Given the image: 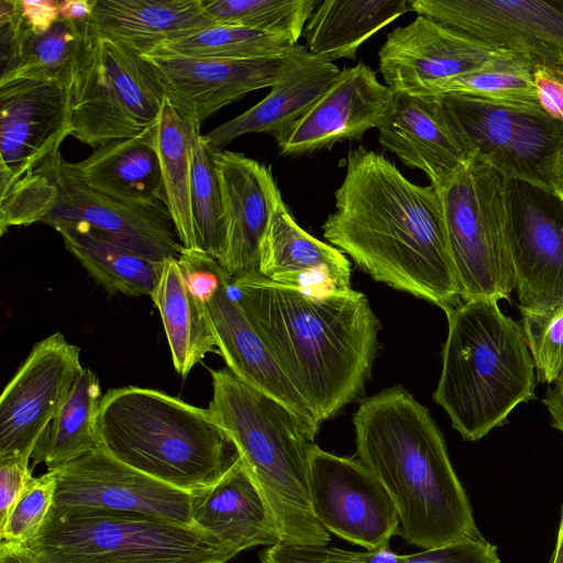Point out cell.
<instances>
[{"label":"cell","mask_w":563,"mask_h":563,"mask_svg":"<svg viewBox=\"0 0 563 563\" xmlns=\"http://www.w3.org/2000/svg\"><path fill=\"white\" fill-rule=\"evenodd\" d=\"M334 199L323 236L360 269L444 312L462 302L433 186L411 183L385 156L360 146L347 154Z\"/></svg>","instance_id":"cell-1"},{"label":"cell","mask_w":563,"mask_h":563,"mask_svg":"<svg viewBox=\"0 0 563 563\" xmlns=\"http://www.w3.org/2000/svg\"><path fill=\"white\" fill-rule=\"evenodd\" d=\"M232 289L275 362L321 422L362 394L382 327L365 294L311 291L261 274L233 280Z\"/></svg>","instance_id":"cell-2"},{"label":"cell","mask_w":563,"mask_h":563,"mask_svg":"<svg viewBox=\"0 0 563 563\" xmlns=\"http://www.w3.org/2000/svg\"><path fill=\"white\" fill-rule=\"evenodd\" d=\"M353 424L358 460L396 507L398 536L422 550L484 538L442 432L409 391L395 386L366 398Z\"/></svg>","instance_id":"cell-3"},{"label":"cell","mask_w":563,"mask_h":563,"mask_svg":"<svg viewBox=\"0 0 563 563\" xmlns=\"http://www.w3.org/2000/svg\"><path fill=\"white\" fill-rule=\"evenodd\" d=\"M448 335L433 394L452 427L478 441L534 398V364L522 327L496 300L462 301L445 312Z\"/></svg>","instance_id":"cell-4"},{"label":"cell","mask_w":563,"mask_h":563,"mask_svg":"<svg viewBox=\"0 0 563 563\" xmlns=\"http://www.w3.org/2000/svg\"><path fill=\"white\" fill-rule=\"evenodd\" d=\"M97 424L100 448L110 455L191 495L213 485L240 457L208 409L155 389H110Z\"/></svg>","instance_id":"cell-5"},{"label":"cell","mask_w":563,"mask_h":563,"mask_svg":"<svg viewBox=\"0 0 563 563\" xmlns=\"http://www.w3.org/2000/svg\"><path fill=\"white\" fill-rule=\"evenodd\" d=\"M212 419L228 433L278 525L282 542L327 545L330 533L316 518L308 464L313 441L300 419L228 367L212 369Z\"/></svg>","instance_id":"cell-6"},{"label":"cell","mask_w":563,"mask_h":563,"mask_svg":"<svg viewBox=\"0 0 563 563\" xmlns=\"http://www.w3.org/2000/svg\"><path fill=\"white\" fill-rule=\"evenodd\" d=\"M40 563H229L238 553L197 527L93 509H52L27 545Z\"/></svg>","instance_id":"cell-7"},{"label":"cell","mask_w":563,"mask_h":563,"mask_svg":"<svg viewBox=\"0 0 563 563\" xmlns=\"http://www.w3.org/2000/svg\"><path fill=\"white\" fill-rule=\"evenodd\" d=\"M68 90L73 136L92 150L157 124L165 91L142 54L81 24Z\"/></svg>","instance_id":"cell-8"},{"label":"cell","mask_w":563,"mask_h":563,"mask_svg":"<svg viewBox=\"0 0 563 563\" xmlns=\"http://www.w3.org/2000/svg\"><path fill=\"white\" fill-rule=\"evenodd\" d=\"M438 191L462 301L509 300L515 279L504 177L473 158Z\"/></svg>","instance_id":"cell-9"},{"label":"cell","mask_w":563,"mask_h":563,"mask_svg":"<svg viewBox=\"0 0 563 563\" xmlns=\"http://www.w3.org/2000/svg\"><path fill=\"white\" fill-rule=\"evenodd\" d=\"M451 125L472 158L504 178L550 188V168L563 141V122L540 104L472 96H439Z\"/></svg>","instance_id":"cell-10"},{"label":"cell","mask_w":563,"mask_h":563,"mask_svg":"<svg viewBox=\"0 0 563 563\" xmlns=\"http://www.w3.org/2000/svg\"><path fill=\"white\" fill-rule=\"evenodd\" d=\"M35 172L49 183L42 223H85L108 240L158 263L179 256L183 245L166 206L129 205L91 189L60 152Z\"/></svg>","instance_id":"cell-11"},{"label":"cell","mask_w":563,"mask_h":563,"mask_svg":"<svg viewBox=\"0 0 563 563\" xmlns=\"http://www.w3.org/2000/svg\"><path fill=\"white\" fill-rule=\"evenodd\" d=\"M508 243L519 309L563 306V199L548 187L504 178Z\"/></svg>","instance_id":"cell-12"},{"label":"cell","mask_w":563,"mask_h":563,"mask_svg":"<svg viewBox=\"0 0 563 563\" xmlns=\"http://www.w3.org/2000/svg\"><path fill=\"white\" fill-rule=\"evenodd\" d=\"M409 5L532 68L563 64V0H409Z\"/></svg>","instance_id":"cell-13"},{"label":"cell","mask_w":563,"mask_h":563,"mask_svg":"<svg viewBox=\"0 0 563 563\" xmlns=\"http://www.w3.org/2000/svg\"><path fill=\"white\" fill-rule=\"evenodd\" d=\"M308 486L313 514L322 527L372 551L398 536L399 517L383 484L360 461L312 444Z\"/></svg>","instance_id":"cell-14"},{"label":"cell","mask_w":563,"mask_h":563,"mask_svg":"<svg viewBox=\"0 0 563 563\" xmlns=\"http://www.w3.org/2000/svg\"><path fill=\"white\" fill-rule=\"evenodd\" d=\"M82 369L80 349L60 332L32 347L0 397V459L30 461Z\"/></svg>","instance_id":"cell-15"},{"label":"cell","mask_w":563,"mask_h":563,"mask_svg":"<svg viewBox=\"0 0 563 563\" xmlns=\"http://www.w3.org/2000/svg\"><path fill=\"white\" fill-rule=\"evenodd\" d=\"M55 470V510L93 508L195 527L191 494L122 463L102 448Z\"/></svg>","instance_id":"cell-16"},{"label":"cell","mask_w":563,"mask_h":563,"mask_svg":"<svg viewBox=\"0 0 563 563\" xmlns=\"http://www.w3.org/2000/svg\"><path fill=\"white\" fill-rule=\"evenodd\" d=\"M511 55L423 15L389 32L378 53L386 86L413 96Z\"/></svg>","instance_id":"cell-17"},{"label":"cell","mask_w":563,"mask_h":563,"mask_svg":"<svg viewBox=\"0 0 563 563\" xmlns=\"http://www.w3.org/2000/svg\"><path fill=\"white\" fill-rule=\"evenodd\" d=\"M73 132L68 85L38 79L0 82L1 190L34 173Z\"/></svg>","instance_id":"cell-18"},{"label":"cell","mask_w":563,"mask_h":563,"mask_svg":"<svg viewBox=\"0 0 563 563\" xmlns=\"http://www.w3.org/2000/svg\"><path fill=\"white\" fill-rule=\"evenodd\" d=\"M155 68L166 100L197 129L218 110L245 95L272 87L282 57L228 59L152 53L142 55Z\"/></svg>","instance_id":"cell-19"},{"label":"cell","mask_w":563,"mask_h":563,"mask_svg":"<svg viewBox=\"0 0 563 563\" xmlns=\"http://www.w3.org/2000/svg\"><path fill=\"white\" fill-rule=\"evenodd\" d=\"M394 91L376 73L358 63L343 68L331 87L290 129L276 137L280 154L299 156L361 141L387 114Z\"/></svg>","instance_id":"cell-20"},{"label":"cell","mask_w":563,"mask_h":563,"mask_svg":"<svg viewBox=\"0 0 563 563\" xmlns=\"http://www.w3.org/2000/svg\"><path fill=\"white\" fill-rule=\"evenodd\" d=\"M212 150L224 225L218 262L233 282L260 273L262 242L280 191L266 165L243 153Z\"/></svg>","instance_id":"cell-21"},{"label":"cell","mask_w":563,"mask_h":563,"mask_svg":"<svg viewBox=\"0 0 563 563\" xmlns=\"http://www.w3.org/2000/svg\"><path fill=\"white\" fill-rule=\"evenodd\" d=\"M201 302L228 368L244 383L290 409L313 441L322 422L288 380L251 324L233 292L231 278L224 274L217 288Z\"/></svg>","instance_id":"cell-22"},{"label":"cell","mask_w":563,"mask_h":563,"mask_svg":"<svg viewBox=\"0 0 563 563\" xmlns=\"http://www.w3.org/2000/svg\"><path fill=\"white\" fill-rule=\"evenodd\" d=\"M380 145L406 166L422 170L437 190L473 158L453 129L439 96L394 92L377 128Z\"/></svg>","instance_id":"cell-23"},{"label":"cell","mask_w":563,"mask_h":563,"mask_svg":"<svg viewBox=\"0 0 563 563\" xmlns=\"http://www.w3.org/2000/svg\"><path fill=\"white\" fill-rule=\"evenodd\" d=\"M280 57L282 73L263 100L202 134L211 148L221 151L234 139L249 133L278 137L311 109L341 71L333 62L312 54L299 44L287 47Z\"/></svg>","instance_id":"cell-24"},{"label":"cell","mask_w":563,"mask_h":563,"mask_svg":"<svg viewBox=\"0 0 563 563\" xmlns=\"http://www.w3.org/2000/svg\"><path fill=\"white\" fill-rule=\"evenodd\" d=\"M258 274L274 283L311 291L352 289L347 257L306 232L282 195L275 201L262 242Z\"/></svg>","instance_id":"cell-25"},{"label":"cell","mask_w":563,"mask_h":563,"mask_svg":"<svg viewBox=\"0 0 563 563\" xmlns=\"http://www.w3.org/2000/svg\"><path fill=\"white\" fill-rule=\"evenodd\" d=\"M192 521L238 554L282 543L275 517L240 457L213 485L192 495Z\"/></svg>","instance_id":"cell-26"},{"label":"cell","mask_w":563,"mask_h":563,"mask_svg":"<svg viewBox=\"0 0 563 563\" xmlns=\"http://www.w3.org/2000/svg\"><path fill=\"white\" fill-rule=\"evenodd\" d=\"M71 166L88 187L113 199L134 206H166L157 124L136 136L101 145Z\"/></svg>","instance_id":"cell-27"},{"label":"cell","mask_w":563,"mask_h":563,"mask_svg":"<svg viewBox=\"0 0 563 563\" xmlns=\"http://www.w3.org/2000/svg\"><path fill=\"white\" fill-rule=\"evenodd\" d=\"M96 33L142 55L165 42L214 26L202 0H95L88 22Z\"/></svg>","instance_id":"cell-28"},{"label":"cell","mask_w":563,"mask_h":563,"mask_svg":"<svg viewBox=\"0 0 563 563\" xmlns=\"http://www.w3.org/2000/svg\"><path fill=\"white\" fill-rule=\"evenodd\" d=\"M408 11L409 0L321 1L302 33L306 48L329 62L354 60L362 44Z\"/></svg>","instance_id":"cell-29"},{"label":"cell","mask_w":563,"mask_h":563,"mask_svg":"<svg viewBox=\"0 0 563 563\" xmlns=\"http://www.w3.org/2000/svg\"><path fill=\"white\" fill-rule=\"evenodd\" d=\"M53 228L60 234L66 249L107 291L152 297L164 263L114 243L85 223L62 222Z\"/></svg>","instance_id":"cell-30"},{"label":"cell","mask_w":563,"mask_h":563,"mask_svg":"<svg viewBox=\"0 0 563 563\" xmlns=\"http://www.w3.org/2000/svg\"><path fill=\"white\" fill-rule=\"evenodd\" d=\"M151 298L161 314L174 367L186 377L217 343L203 303L189 289L177 258L164 263Z\"/></svg>","instance_id":"cell-31"},{"label":"cell","mask_w":563,"mask_h":563,"mask_svg":"<svg viewBox=\"0 0 563 563\" xmlns=\"http://www.w3.org/2000/svg\"><path fill=\"white\" fill-rule=\"evenodd\" d=\"M101 389L87 367L74 383L63 405L40 439L32 459L47 471L59 468L100 448L98 412Z\"/></svg>","instance_id":"cell-32"},{"label":"cell","mask_w":563,"mask_h":563,"mask_svg":"<svg viewBox=\"0 0 563 563\" xmlns=\"http://www.w3.org/2000/svg\"><path fill=\"white\" fill-rule=\"evenodd\" d=\"M261 563H500L497 548L487 540H468L412 554L388 547L350 551L336 547L278 543L260 553Z\"/></svg>","instance_id":"cell-33"},{"label":"cell","mask_w":563,"mask_h":563,"mask_svg":"<svg viewBox=\"0 0 563 563\" xmlns=\"http://www.w3.org/2000/svg\"><path fill=\"white\" fill-rule=\"evenodd\" d=\"M196 129L191 122L183 119L165 99L157 123V150L166 198L165 205L178 240L186 250H196L190 206V143Z\"/></svg>","instance_id":"cell-34"},{"label":"cell","mask_w":563,"mask_h":563,"mask_svg":"<svg viewBox=\"0 0 563 563\" xmlns=\"http://www.w3.org/2000/svg\"><path fill=\"white\" fill-rule=\"evenodd\" d=\"M318 0H202L213 25L280 35L297 43Z\"/></svg>","instance_id":"cell-35"},{"label":"cell","mask_w":563,"mask_h":563,"mask_svg":"<svg viewBox=\"0 0 563 563\" xmlns=\"http://www.w3.org/2000/svg\"><path fill=\"white\" fill-rule=\"evenodd\" d=\"M190 206L196 250L217 261L224 249L222 197L213 150L196 129L191 135Z\"/></svg>","instance_id":"cell-36"},{"label":"cell","mask_w":563,"mask_h":563,"mask_svg":"<svg viewBox=\"0 0 563 563\" xmlns=\"http://www.w3.org/2000/svg\"><path fill=\"white\" fill-rule=\"evenodd\" d=\"M80 40V26L58 19L47 31L34 33L21 21L12 79H38L68 85ZM2 81V82H4Z\"/></svg>","instance_id":"cell-37"},{"label":"cell","mask_w":563,"mask_h":563,"mask_svg":"<svg viewBox=\"0 0 563 563\" xmlns=\"http://www.w3.org/2000/svg\"><path fill=\"white\" fill-rule=\"evenodd\" d=\"M294 44L289 38L280 35L243 27L214 25L165 42L152 53L228 59L276 58Z\"/></svg>","instance_id":"cell-38"},{"label":"cell","mask_w":563,"mask_h":563,"mask_svg":"<svg viewBox=\"0 0 563 563\" xmlns=\"http://www.w3.org/2000/svg\"><path fill=\"white\" fill-rule=\"evenodd\" d=\"M448 93L522 104H539L532 66L517 55L439 82L431 87L426 96Z\"/></svg>","instance_id":"cell-39"},{"label":"cell","mask_w":563,"mask_h":563,"mask_svg":"<svg viewBox=\"0 0 563 563\" xmlns=\"http://www.w3.org/2000/svg\"><path fill=\"white\" fill-rule=\"evenodd\" d=\"M520 311L538 380L563 383V306L547 312Z\"/></svg>","instance_id":"cell-40"},{"label":"cell","mask_w":563,"mask_h":563,"mask_svg":"<svg viewBox=\"0 0 563 563\" xmlns=\"http://www.w3.org/2000/svg\"><path fill=\"white\" fill-rule=\"evenodd\" d=\"M57 487V470L33 477L5 521L0 525L1 541L29 545L49 516Z\"/></svg>","instance_id":"cell-41"},{"label":"cell","mask_w":563,"mask_h":563,"mask_svg":"<svg viewBox=\"0 0 563 563\" xmlns=\"http://www.w3.org/2000/svg\"><path fill=\"white\" fill-rule=\"evenodd\" d=\"M34 476L29 460L0 459V525H2Z\"/></svg>","instance_id":"cell-42"},{"label":"cell","mask_w":563,"mask_h":563,"mask_svg":"<svg viewBox=\"0 0 563 563\" xmlns=\"http://www.w3.org/2000/svg\"><path fill=\"white\" fill-rule=\"evenodd\" d=\"M538 101L551 117L563 122V64L532 68Z\"/></svg>","instance_id":"cell-43"},{"label":"cell","mask_w":563,"mask_h":563,"mask_svg":"<svg viewBox=\"0 0 563 563\" xmlns=\"http://www.w3.org/2000/svg\"><path fill=\"white\" fill-rule=\"evenodd\" d=\"M59 1L18 0L23 26L34 33L47 31L58 19Z\"/></svg>","instance_id":"cell-44"},{"label":"cell","mask_w":563,"mask_h":563,"mask_svg":"<svg viewBox=\"0 0 563 563\" xmlns=\"http://www.w3.org/2000/svg\"><path fill=\"white\" fill-rule=\"evenodd\" d=\"M95 0H64L59 1V19L81 25L87 24L93 11Z\"/></svg>","instance_id":"cell-45"},{"label":"cell","mask_w":563,"mask_h":563,"mask_svg":"<svg viewBox=\"0 0 563 563\" xmlns=\"http://www.w3.org/2000/svg\"><path fill=\"white\" fill-rule=\"evenodd\" d=\"M543 404L551 416V424L563 433V383L548 388Z\"/></svg>","instance_id":"cell-46"},{"label":"cell","mask_w":563,"mask_h":563,"mask_svg":"<svg viewBox=\"0 0 563 563\" xmlns=\"http://www.w3.org/2000/svg\"><path fill=\"white\" fill-rule=\"evenodd\" d=\"M0 563H40L27 545L1 541Z\"/></svg>","instance_id":"cell-47"},{"label":"cell","mask_w":563,"mask_h":563,"mask_svg":"<svg viewBox=\"0 0 563 563\" xmlns=\"http://www.w3.org/2000/svg\"><path fill=\"white\" fill-rule=\"evenodd\" d=\"M550 189L563 199V141L551 163Z\"/></svg>","instance_id":"cell-48"},{"label":"cell","mask_w":563,"mask_h":563,"mask_svg":"<svg viewBox=\"0 0 563 563\" xmlns=\"http://www.w3.org/2000/svg\"><path fill=\"white\" fill-rule=\"evenodd\" d=\"M550 563H563V510L559 526L558 540Z\"/></svg>","instance_id":"cell-49"}]
</instances>
